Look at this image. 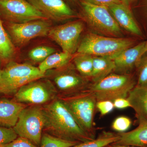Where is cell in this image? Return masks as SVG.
<instances>
[{"label":"cell","instance_id":"cell-1","mask_svg":"<svg viewBox=\"0 0 147 147\" xmlns=\"http://www.w3.org/2000/svg\"><path fill=\"white\" fill-rule=\"evenodd\" d=\"M42 108L45 119L43 130L46 133L78 143L94 139L79 126L61 98L54 99Z\"/></svg>","mask_w":147,"mask_h":147},{"label":"cell","instance_id":"cell-2","mask_svg":"<svg viewBox=\"0 0 147 147\" xmlns=\"http://www.w3.org/2000/svg\"><path fill=\"white\" fill-rule=\"evenodd\" d=\"M79 126L92 138H95L94 123L97 102L88 90L61 98Z\"/></svg>","mask_w":147,"mask_h":147},{"label":"cell","instance_id":"cell-3","mask_svg":"<svg viewBox=\"0 0 147 147\" xmlns=\"http://www.w3.org/2000/svg\"><path fill=\"white\" fill-rule=\"evenodd\" d=\"M134 41L129 38L102 36L90 33L79 42L77 53L113 59L124 50L132 47Z\"/></svg>","mask_w":147,"mask_h":147},{"label":"cell","instance_id":"cell-4","mask_svg":"<svg viewBox=\"0 0 147 147\" xmlns=\"http://www.w3.org/2000/svg\"><path fill=\"white\" fill-rule=\"evenodd\" d=\"M137 85L131 74L112 73L100 81L92 83L89 90L97 102L108 100L113 102L119 98H127L129 93Z\"/></svg>","mask_w":147,"mask_h":147},{"label":"cell","instance_id":"cell-5","mask_svg":"<svg viewBox=\"0 0 147 147\" xmlns=\"http://www.w3.org/2000/svg\"><path fill=\"white\" fill-rule=\"evenodd\" d=\"M45 77L38 67L11 61L2 70L0 94H15L20 88L32 81Z\"/></svg>","mask_w":147,"mask_h":147},{"label":"cell","instance_id":"cell-6","mask_svg":"<svg viewBox=\"0 0 147 147\" xmlns=\"http://www.w3.org/2000/svg\"><path fill=\"white\" fill-rule=\"evenodd\" d=\"M45 77L49 79L63 96L76 94L89 89L92 82L82 76L73 64L58 69L48 70Z\"/></svg>","mask_w":147,"mask_h":147},{"label":"cell","instance_id":"cell-7","mask_svg":"<svg viewBox=\"0 0 147 147\" xmlns=\"http://www.w3.org/2000/svg\"><path fill=\"white\" fill-rule=\"evenodd\" d=\"M45 123L42 107L32 105L22 110L13 129L18 137L28 139L39 147Z\"/></svg>","mask_w":147,"mask_h":147},{"label":"cell","instance_id":"cell-8","mask_svg":"<svg viewBox=\"0 0 147 147\" xmlns=\"http://www.w3.org/2000/svg\"><path fill=\"white\" fill-rule=\"evenodd\" d=\"M82 14L90 26L105 35L118 38L122 35L121 27L107 7L80 2Z\"/></svg>","mask_w":147,"mask_h":147},{"label":"cell","instance_id":"cell-9","mask_svg":"<svg viewBox=\"0 0 147 147\" xmlns=\"http://www.w3.org/2000/svg\"><path fill=\"white\" fill-rule=\"evenodd\" d=\"M57 90L47 78H40L28 83L19 88L13 100L22 103L34 105L45 104L54 100Z\"/></svg>","mask_w":147,"mask_h":147},{"label":"cell","instance_id":"cell-10","mask_svg":"<svg viewBox=\"0 0 147 147\" xmlns=\"http://www.w3.org/2000/svg\"><path fill=\"white\" fill-rule=\"evenodd\" d=\"M0 16L15 24L49 20L28 0H0Z\"/></svg>","mask_w":147,"mask_h":147},{"label":"cell","instance_id":"cell-11","mask_svg":"<svg viewBox=\"0 0 147 147\" xmlns=\"http://www.w3.org/2000/svg\"><path fill=\"white\" fill-rule=\"evenodd\" d=\"M51 28L50 20H36L21 24L9 23L7 32L15 46L23 47L35 38L48 36Z\"/></svg>","mask_w":147,"mask_h":147},{"label":"cell","instance_id":"cell-12","mask_svg":"<svg viewBox=\"0 0 147 147\" xmlns=\"http://www.w3.org/2000/svg\"><path fill=\"white\" fill-rule=\"evenodd\" d=\"M84 29L83 22L76 20L52 27L48 36L59 45L63 52L74 55L77 52L79 38Z\"/></svg>","mask_w":147,"mask_h":147},{"label":"cell","instance_id":"cell-13","mask_svg":"<svg viewBox=\"0 0 147 147\" xmlns=\"http://www.w3.org/2000/svg\"><path fill=\"white\" fill-rule=\"evenodd\" d=\"M48 20L63 21L79 17L64 0H28Z\"/></svg>","mask_w":147,"mask_h":147},{"label":"cell","instance_id":"cell-14","mask_svg":"<svg viewBox=\"0 0 147 147\" xmlns=\"http://www.w3.org/2000/svg\"><path fill=\"white\" fill-rule=\"evenodd\" d=\"M146 41L124 50L113 58L115 64L114 73L130 74L134 68H137L142 57L146 53Z\"/></svg>","mask_w":147,"mask_h":147},{"label":"cell","instance_id":"cell-15","mask_svg":"<svg viewBox=\"0 0 147 147\" xmlns=\"http://www.w3.org/2000/svg\"><path fill=\"white\" fill-rule=\"evenodd\" d=\"M108 7L120 27L134 35H142V31L129 7L120 3L113 5Z\"/></svg>","mask_w":147,"mask_h":147},{"label":"cell","instance_id":"cell-16","mask_svg":"<svg viewBox=\"0 0 147 147\" xmlns=\"http://www.w3.org/2000/svg\"><path fill=\"white\" fill-rule=\"evenodd\" d=\"M134 110L138 122L147 121V85H137L127 97Z\"/></svg>","mask_w":147,"mask_h":147},{"label":"cell","instance_id":"cell-17","mask_svg":"<svg viewBox=\"0 0 147 147\" xmlns=\"http://www.w3.org/2000/svg\"><path fill=\"white\" fill-rule=\"evenodd\" d=\"M27 107L24 103L7 99L0 100V126L13 127L22 110Z\"/></svg>","mask_w":147,"mask_h":147},{"label":"cell","instance_id":"cell-18","mask_svg":"<svg viewBox=\"0 0 147 147\" xmlns=\"http://www.w3.org/2000/svg\"><path fill=\"white\" fill-rule=\"evenodd\" d=\"M118 134L119 139L115 144L139 147H147V121L139 122L137 128L131 131Z\"/></svg>","mask_w":147,"mask_h":147},{"label":"cell","instance_id":"cell-19","mask_svg":"<svg viewBox=\"0 0 147 147\" xmlns=\"http://www.w3.org/2000/svg\"><path fill=\"white\" fill-rule=\"evenodd\" d=\"M115 64L113 59L107 57L93 56V70L90 80L95 83L114 72Z\"/></svg>","mask_w":147,"mask_h":147},{"label":"cell","instance_id":"cell-20","mask_svg":"<svg viewBox=\"0 0 147 147\" xmlns=\"http://www.w3.org/2000/svg\"><path fill=\"white\" fill-rule=\"evenodd\" d=\"M75 54L71 55L63 51L53 53L40 63L38 68L45 74L48 70L62 68L71 63Z\"/></svg>","mask_w":147,"mask_h":147},{"label":"cell","instance_id":"cell-21","mask_svg":"<svg viewBox=\"0 0 147 147\" xmlns=\"http://www.w3.org/2000/svg\"><path fill=\"white\" fill-rule=\"evenodd\" d=\"M16 53L15 45L3 26L0 16V59L7 64L12 61Z\"/></svg>","mask_w":147,"mask_h":147},{"label":"cell","instance_id":"cell-22","mask_svg":"<svg viewBox=\"0 0 147 147\" xmlns=\"http://www.w3.org/2000/svg\"><path fill=\"white\" fill-rule=\"evenodd\" d=\"M118 133L104 131L96 138L79 143L70 147H104L115 144L119 139Z\"/></svg>","mask_w":147,"mask_h":147},{"label":"cell","instance_id":"cell-23","mask_svg":"<svg viewBox=\"0 0 147 147\" xmlns=\"http://www.w3.org/2000/svg\"><path fill=\"white\" fill-rule=\"evenodd\" d=\"M72 61L79 73L82 76L90 80L93 70V56L77 53Z\"/></svg>","mask_w":147,"mask_h":147},{"label":"cell","instance_id":"cell-24","mask_svg":"<svg viewBox=\"0 0 147 147\" xmlns=\"http://www.w3.org/2000/svg\"><path fill=\"white\" fill-rule=\"evenodd\" d=\"M78 144L58 138L45 132L42 133L39 147H70Z\"/></svg>","mask_w":147,"mask_h":147},{"label":"cell","instance_id":"cell-25","mask_svg":"<svg viewBox=\"0 0 147 147\" xmlns=\"http://www.w3.org/2000/svg\"><path fill=\"white\" fill-rule=\"evenodd\" d=\"M56 50L53 47L40 46L34 47L29 52V58L35 62H42L53 53Z\"/></svg>","mask_w":147,"mask_h":147},{"label":"cell","instance_id":"cell-26","mask_svg":"<svg viewBox=\"0 0 147 147\" xmlns=\"http://www.w3.org/2000/svg\"><path fill=\"white\" fill-rule=\"evenodd\" d=\"M137 68L138 69L137 85H147V52L141 59Z\"/></svg>","mask_w":147,"mask_h":147},{"label":"cell","instance_id":"cell-27","mask_svg":"<svg viewBox=\"0 0 147 147\" xmlns=\"http://www.w3.org/2000/svg\"><path fill=\"white\" fill-rule=\"evenodd\" d=\"M131 125V121L129 118L125 116H120L113 121L112 128L119 133H123L128 130Z\"/></svg>","mask_w":147,"mask_h":147},{"label":"cell","instance_id":"cell-28","mask_svg":"<svg viewBox=\"0 0 147 147\" xmlns=\"http://www.w3.org/2000/svg\"><path fill=\"white\" fill-rule=\"evenodd\" d=\"M18 137L13 127L8 128L0 126V145L10 143Z\"/></svg>","mask_w":147,"mask_h":147},{"label":"cell","instance_id":"cell-29","mask_svg":"<svg viewBox=\"0 0 147 147\" xmlns=\"http://www.w3.org/2000/svg\"><path fill=\"white\" fill-rule=\"evenodd\" d=\"M0 147H39L29 140L18 137L13 141L5 144L0 145Z\"/></svg>","mask_w":147,"mask_h":147},{"label":"cell","instance_id":"cell-30","mask_svg":"<svg viewBox=\"0 0 147 147\" xmlns=\"http://www.w3.org/2000/svg\"><path fill=\"white\" fill-rule=\"evenodd\" d=\"M96 108L101 115L105 116L112 112L115 107L113 101L105 100L98 101L96 102Z\"/></svg>","mask_w":147,"mask_h":147},{"label":"cell","instance_id":"cell-31","mask_svg":"<svg viewBox=\"0 0 147 147\" xmlns=\"http://www.w3.org/2000/svg\"><path fill=\"white\" fill-rule=\"evenodd\" d=\"M80 2H83L93 5L103 6L108 7L122 3L121 0H79Z\"/></svg>","mask_w":147,"mask_h":147},{"label":"cell","instance_id":"cell-32","mask_svg":"<svg viewBox=\"0 0 147 147\" xmlns=\"http://www.w3.org/2000/svg\"><path fill=\"white\" fill-rule=\"evenodd\" d=\"M115 108L123 109L131 107L130 103L127 98H119L113 101Z\"/></svg>","mask_w":147,"mask_h":147},{"label":"cell","instance_id":"cell-33","mask_svg":"<svg viewBox=\"0 0 147 147\" xmlns=\"http://www.w3.org/2000/svg\"><path fill=\"white\" fill-rule=\"evenodd\" d=\"M121 1L122 3L124 4L125 5L129 7L130 3H131L134 0H121Z\"/></svg>","mask_w":147,"mask_h":147},{"label":"cell","instance_id":"cell-34","mask_svg":"<svg viewBox=\"0 0 147 147\" xmlns=\"http://www.w3.org/2000/svg\"><path fill=\"white\" fill-rule=\"evenodd\" d=\"M112 147H139L134 146H124V145H121L117 144H111Z\"/></svg>","mask_w":147,"mask_h":147},{"label":"cell","instance_id":"cell-35","mask_svg":"<svg viewBox=\"0 0 147 147\" xmlns=\"http://www.w3.org/2000/svg\"><path fill=\"white\" fill-rule=\"evenodd\" d=\"M1 61L0 59V88H1V74L2 70V69H1Z\"/></svg>","mask_w":147,"mask_h":147},{"label":"cell","instance_id":"cell-36","mask_svg":"<svg viewBox=\"0 0 147 147\" xmlns=\"http://www.w3.org/2000/svg\"><path fill=\"white\" fill-rule=\"evenodd\" d=\"M65 1H67L70 2L71 3H75L77 0H64Z\"/></svg>","mask_w":147,"mask_h":147},{"label":"cell","instance_id":"cell-37","mask_svg":"<svg viewBox=\"0 0 147 147\" xmlns=\"http://www.w3.org/2000/svg\"><path fill=\"white\" fill-rule=\"evenodd\" d=\"M146 48L147 50V41H146Z\"/></svg>","mask_w":147,"mask_h":147},{"label":"cell","instance_id":"cell-38","mask_svg":"<svg viewBox=\"0 0 147 147\" xmlns=\"http://www.w3.org/2000/svg\"><path fill=\"white\" fill-rule=\"evenodd\" d=\"M104 147H111V145H108V146H105Z\"/></svg>","mask_w":147,"mask_h":147}]
</instances>
